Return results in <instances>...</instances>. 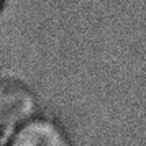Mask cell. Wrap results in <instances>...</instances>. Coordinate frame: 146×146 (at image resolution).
Segmentation results:
<instances>
[{
    "instance_id": "obj_1",
    "label": "cell",
    "mask_w": 146,
    "mask_h": 146,
    "mask_svg": "<svg viewBox=\"0 0 146 146\" xmlns=\"http://www.w3.org/2000/svg\"><path fill=\"white\" fill-rule=\"evenodd\" d=\"M36 97L31 89L15 79H0V128L17 130L36 112Z\"/></svg>"
},
{
    "instance_id": "obj_2",
    "label": "cell",
    "mask_w": 146,
    "mask_h": 146,
    "mask_svg": "<svg viewBox=\"0 0 146 146\" xmlns=\"http://www.w3.org/2000/svg\"><path fill=\"white\" fill-rule=\"evenodd\" d=\"M7 146H72V143L58 123L33 117L15 130Z\"/></svg>"
},
{
    "instance_id": "obj_3",
    "label": "cell",
    "mask_w": 146,
    "mask_h": 146,
    "mask_svg": "<svg viewBox=\"0 0 146 146\" xmlns=\"http://www.w3.org/2000/svg\"><path fill=\"white\" fill-rule=\"evenodd\" d=\"M2 5H3V0H0V8H2Z\"/></svg>"
}]
</instances>
